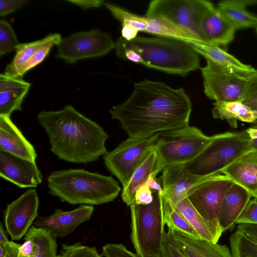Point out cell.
<instances>
[{
    "label": "cell",
    "instance_id": "cell-28",
    "mask_svg": "<svg viewBox=\"0 0 257 257\" xmlns=\"http://www.w3.org/2000/svg\"><path fill=\"white\" fill-rule=\"evenodd\" d=\"M257 4V1H222L217 8L236 29L257 27V17L246 7Z\"/></svg>",
    "mask_w": 257,
    "mask_h": 257
},
{
    "label": "cell",
    "instance_id": "cell-34",
    "mask_svg": "<svg viewBox=\"0 0 257 257\" xmlns=\"http://www.w3.org/2000/svg\"><path fill=\"white\" fill-rule=\"evenodd\" d=\"M20 43L11 25L5 20L0 21V56L15 50Z\"/></svg>",
    "mask_w": 257,
    "mask_h": 257
},
{
    "label": "cell",
    "instance_id": "cell-3",
    "mask_svg": "<svg viewBox=\"0 0 257 257\" xmlns=\"http://www.w3.org/2000/svg\"><path fill=\"white\" fill-rule=\"evenodd\" d=\"M115 49L132 50L139 55V63L170 74L184 76L200 66L199 54L181 39L137 36L127 41L120 37Z\"/></svg>",
    "mask_w": 257,
    "mask_h": 257
},
{
    "label": "cell",
    "instance_id": "cell-42",
    "mask_svg": "<svg viewBox=\"0 0 257 257\" xmlns=\"http://www.w3.org/2000/svg\"><path fill=\"white\" fill-rule=\"evenodd\" d=\"M67 2L84 10L98 8L103 3L102 1L100 0H69Z\"/></svg>",
    "mask_w": 257,
    "mask_h": 257
},
{
    "label": "cell",
    "instance_id": "cell-22",
    "mask_svg": "<svg viewBox=\"0 0 257 257\" xmlns=\"http://www.w3.org/2000/svg\"><path fill=\"white\" fill-rule=\"evenodd\" d=\"M222 174L257 196V152L251 151L226 168Z\"/></svg>",
    "mask_w": 257,
    "mask_h": 257
},
{
    "label": "cell",
    "instance_id": "cell-24",
    "mask_svg": "<svg viewBox=\"0 0 257 257\" xmlns=\"http://www.w3.org/2000/svg\"><path fill=\"white\" fill-rule=\"evenodd\" d=\"M253 197L244 188L234 183L226 193L220 209L219 222L224 231L231 230L245 206Z\"/></svg>",
    "mask_w": 257,
    "mask_h": 257
},
{
    "label": "cell",
    "instance_id": "cell-10",
    "mask_svg": "<svg viewBox=\"0 0 257 257\" xmlns=\"http://www.w3.org/2000/svg\"><path fill=\"white\" fill-rule=\"evenodd\" d=\"M158 134L149 138L133 140L128 138L114 150L103 155L105 166L124 187L132 175L155 148Z\"/></svg>",
    "mask_w": 257,
    "mask_h": 257
},
{
    "label": "cell",
    "instance_id": "cell-8",
    "mask_svg": "<svg viewBox=\"0 0 257 257\" xmlns=\"http://www.w3.org/2000/svg\"><path fill=\"white\" fill-rule=\"evenodd\" d=\"M214 5L205 0H154L146 16L163 19L185 30L203 42L200 22L203 15Z\"/></svg>",
    "mask_w": 257,
    "mask_h": 257
},
{
    "label": "cell",
    "instance_id": "cell-40",
    "mask_svg": "<svg viewBox=\"0 0 257 257\" xmlns=\"http://www.w3.org/2000/svg\"><path fill=\"white\" fill-rule=\"evenodd\" d=\"M27 1L26 0H1L0 16H5L24 6Z\"/></svg>",
    "mask_w": 257,
    "mask_h": 257
},
{
    "label": "cell",
    "instance_id": "cell-48",
    "mask_svg": "<svg viewBox=\"0 0 257 257\" xmlns=\"http://www.w3.org/2000/svg\"><path fill=\"white\" fill-rule=\"evenodd\" d=\"M250 146L252 151L257 152V138L250 139Z\"/></svg>",
    "mask_w": 257,
    "mask_h": 257
},
{
    "label": "cell",
    "instance_id": "cell-49",
    "mask_svg": "<svg viewBox=\"0 0 257 257\" xmlns=\"http://www.w3.org/2000/svg\"><path fill=\"white\" fill-rule=\"evenodd\" d=\"M255 29H256V33H257V27L255 28Z\"/></svg>",
    "mask_w": 257,
    "mask_h": 257
},
{
    "label": "cell",
    "instance_id": "cell-9",
    "mask_svg": "<svg viewBox=\"0 0 257 257\" xmlns=\"http://www.w3.org/2000/svg\"><path fill=\"white\" fill-rule=\"evenodd\" d=\"M234 183L225 175L218 174L204 178L187 192L193 206L220 236L223 232L219 222L220 207L226 193Z\"/></svg>",
    "mask_w": 257,
    "mask_h": 257
},
{
    "label": "cell",
    "instance_id": "cell-38",
    "mask_svg": "<svg viewBox=\"0 0 257 257\" xmlns=\"http://www.w3.org/2000/svg\"><path fill=\"white\" fill-rule=\"evenodd\" d=\"M240 223L257 224V197L250 199L236 220L235 224Z\"/></svg>",
    "mask_w": 257,
    "mask_h": 257
},
{
    "label": "cell",
    "instance_id": "cell-27",
    "mask_svg": "<svg viewBox=\"0 0 257 257\" xmlns=\"http://www.w3.org/2000/svg\"><path fill=\"white\" fill-rule=\"evenodd\" d=\"M212 113L214 118L226 120L233 128L237 126L238 120L251 124L257 119V110L252 109L241 101H215Z\"/></svg>",
    "mask_w": 257,
    "mask_h": 257
},
{
    "label": "cell",
    "instance_id": "cell-5",
    "mask_svg": "<svg viewBox=\"0 0 257 257\" xmlns=\"http://www.w3.org/2000/svg\"><path fill=\"white\" fill-rule=\"evenodd\" d=\"M252 151L250 139L245 131L225 132L212 136V139L193 160L183 164L189 176L205 178L221 174L231 164Z\"/></svg>",
    "mask_w": 257,
    "mask_h": 257
},
{
    "label": "cell",
    "instance_id": "cell-26",
    "mask_svg": "<svg viewBox=\"0 0 257 257\" xmlns=\"http://www.w3.org/2000/svg\"><path fill=\"white\" fill-rule=\"evenodd\" d=\"M229 243L233 257H257V224H237Z\"/></svg>",
    "mask_w": 257,
    "mask_h": 257
},
{
    "label": "cell",
    "instance_id": "cell-36",
    "mask_svg": "<svg viewBox=\"0 0 257 257\" xmlns=\"http://www.w3.org/2000/svg\"><path fill=\"white\" fill-rule=\"evenodd\" d=\"M161 257H186L179 250L176 239L169 229L165 233Z\"/></svg>",
    "mask_w": 257,
    "mask_h": 257
},
{
    "label": "cell",
    "instance_id": "cell-50",
    "mask_svg": "<svg viewBox=\"0 0 257 257\" xmlns=\"http://www.w3.org/2000/svg\"><path fill=\"white\" fill-rule=\"evenodd\" d=\"M255 197H257V196Z\"/></svg>",
    "mask_w": 257,
    "mask_h": 257
},
{
    "label": "cell",
    "instance_id": "cell-44",
    "mask_svg": "<svg viewBox=\"0 0 257 257\" xmlns=\"http://www.w3.org/2000/svg\"><path fill=\"white\" fill-rule=\"evenodd\" d=\"M21 245L13 241H10L7 244L6 257H18V250Z\"/></svg>",
    "mask_w": 257,
    "mask_h": 257
},
{
    "label": "cell",
    "instance_id": "cell-46",
    "mask_svg": "<svg viewBox=\"0 0 257 257\" xmlns=\"http://www.w3.org/2000/svg\"><path fill=\"white\" fill-rule=\"evenodd\" d=\"M249 138L254 139L257 138V127H251L246 130Z\"/></svg>",
    "mask_w": 257,
    "mask_h": 257
},
{
    "label": "cell",
    "instance_id": "cell-7",
    "mask_svg": "<svg viewBox=\"0 0 257 257\" xmlns=\"http://www.w3.org/2000/svg\"><path fill=\"white\" fill-rule=\"evenodd\" d=\"M211 139L212 136L188 124L158 133L155 149L164 167L184 164L195 159Z\"/></svg>",
    "mask_w": 257,
    "mask_h": 257
},
{
    "label": "cell",
    "instance_id": "cell-4",
    "mask_svg": "<svg viewBox=\"0 0 257 257\" xmlns=\"http://www.w3.org/2000/svg\"><path fill=\"white\" fill-rule=\"evenodd\" d=\"M49 193L72 205H100L113 201L121 188L111 176L83 169L55 171L47 178Z\"/></svg>",
    "mask_w": 257,
    "mask_h": 257
},
{
    "label": "cell",
    "instance_id": "cell-33",
    "mask_svg": "<svg viewBox=\"0 0 257 257\" xmlns=\"http://www.w3.org/2000/svg\"><path fill=\"white\" fill-rule=\"evenodd\" d=\"M61 35L58 33L52 34V38L42 45L21 68L18 75L22 77L25 73L41 63L49 54L54 45L58 46L62 40Z\"/></svg>",
    "mask_w": 257,
    "mask_h": 257
},
{
    "label": "cell",
    "instance_id": "cell-11",
    "mask_svg": "<svg viewBox=\"0 0 257 257\" xmlns=\"http://www.w3.org/2000/svg\"><path fill=\"white\" fill-rule=\"evenodd\" d=\"M204 92L215 101H241L253 77L230 72L206 60L201 68Z\"/></svg>",
    "mask_w": 257,
    "mask_h": 257
},
{
    "label": "cell",
    "instance_id": "cell-20",
    "mask_svg": "<svg viewBox=\"0 0 257 257\" xmlns=\"http://www.w3.org/2000/svg\"><path fill=\"white\" fill-rule=\"evenodd\" d=\"M204 178L186 174L183 164L167 166L164 168L161 176L163 196L175 203L186 196L188 191Z\"/></svg>",
    "mask_w": 257,
    "mask_h": 257
},
{
    "label": "cell",
    "instance_id": "cell-35",
    "mask_svg": "<svg viewBox=\"0 0 257 257\" xmlns=\"http://www.w3.org/2000/svg\"><path fill=\"white\" fill-rule=\"evenodd\" d=\"M56 257H102L95 246L82 244L80 241L74 244H62Z\"/></svg>",
    "mask_w": 257,
    "mask_h": 257
},
{
    "label": "cell",
    "instance_id": "cell-31",
    "mask_svg": "<svg viewBox=\"0 0 257 257\" xmlns=\"http://www.w3.org/2000/svg\"><path fill=\"white\" fill-rule=\"evenodd\" d=\"M52 34L46 37L32 42L19 44L16 48V54L4 73L11 76H18L19 71L25 63L44 44L52 38Z\"/></svg>",
    "mask_w": 257,
    "mask_h": 257
},
{
    "label": "cell",
    "instance_id": "cell-21",
    "mask_svg": "<svg viewBox=\"0 0 257 257\" xmlns=\"http://www.w3.org/2000/svg\"><path fill=\"white\" fill-rule=\"evenodd\" d=\"M31 84L18 76L0 75V115L10 116L22 111V104Z\"/></svg>",
    "mask_w": 257,
    "mask_h": 257
},
{
    "label": "cell",
    "instance_id": "cell-13",
    "mask_svg": "<svg viewBox=\"0 0 257 257\" xmlns=\"http://www.w3.org/2000/svg\"><path fill=\"white\" fill-rule=\"evenodd\" d=\"M39 207L38 194L32 188L7 205L4 211L5 225L12 240H19L25 236L38 217Z\"/></svg>",
    "mask_w": 257,
    "mask_h": 257
},
{
    "label": "cell",
    "instance_id": "cell-47",
    "mask_svg": "<svg viewBox=\"0 0 257 257\" xmlns=\"http://www.w3.org/2000/svg\"><path fill=\"white\" fill-rule=\"evenodd\" d=\"M7 254V245L0 244V257H6Z\"/></svg>",
    "mask_w": 257,
    "mask_h": 257
},
{
    "label": "cell",
    "instance_id": "cell-18",
    "mask_svg": "<svg viewBox=\"0 0 257 257\" xmlns=\"http://www.w3.org/2000/svg\"><path fill=\"white\" fill-rule=\"evenodd\" d=\"M0 150L36 162L34 146L14 123L10 116L0 115Z\"/></svg>",
    "mask_w": 257,
    "mask_h": 257
},
{
    "label": "cell",
    "instance_id": "cell-6",
    "mask_svg": "<svg viewBox=\"0 0 257 257\" xmlns=\"http://www.w3.org/2000/svg\"><path fill=\"white\" fill-rule=\"evenodd\" d=\"M162 188L153 191L148 204H134L131 212V241L142 257H161L165 231Z\"/></svg>",
    "mask_w": 257,
    "mask_h": 257
},
{
    "label": "cell",
    "instance_id": "cell-12",
    "mask_svg": "<svg viewBox=\"0 0 257 257\" xmlns=\"http://www.w3.org/2000/svg\"><path fill=\"white\" fill-rule=\"evenodd\" d=\"M115 43L108 33L98 29L75 33L62 39L55 57L68 63L104 56L115 48Z\"/></svg>",
    "mask_w": 257,
    "mask_h": 257
},
{
    "label": "cell",
    "instance_id": "cell-23",
    "mask_svg": "<svg viewBox=\"0 0 257 257\" xmlns=\"http://www.w3.org/2000/svg\"><path fill=\"white\" fill-rule=\"evenodd\" d=\"M198 54L218 66L230 72L252 76L256 70L250 65L244 64L220 47L209 45L199 41L188 42Z\"/></svg>",
    "mask_w": 257,
    "mask_h": 257
},
{
    "label": "cell",
    "instance_id": "cell-16",
    "mask_svg": "<svg viewBox=\"0 0 257 257\" xmlns=\"http://www.w3.org/2000/svg\"><path fill=\"white\" fill-rule=\"evenodd\" d=\"M0 176L20 188L36 187L43 176L36 162L0 150Z\"/></svg>",
    "mask_w": 257,
    "mask_h": 257
},
{
    "label": "cell",
    "instance_id": "cell-1",
    "mask_svg": "<svg viewBox=\"0 0 257 257\" xmlns=\"http://www.w3.org/2000/svg\"><path fill=\"white\" fill-rule=\"evenodd\" d=\"M191 110V99L183 88L147 79L135 83L128 99L109 112L129 139L138 140L188 125Z\"/></svg>",
    "mask_w": 257,
    "mask_h": 257
},
{
    "label": "cell",
    "instance_id": "cell-39",
    "mask_svg": "<svg viewBox=\"0 0 257 257\" xmlns=\"http://www.w3.org/2000/svg\"><path fill=\"white\" fill-rule=\"evenodd\" d=\"M241 101L252 109L257 110V70L249 83ZM251 124L252 127H257V119Z\"/></svg>",
    "mask_w": 257,
    "mask_h": 257
},
{
    "label": "cell",
    "instance_id": "cell-45",
    "mask_svg": "<svg viewBox=\"0 0 257 257\" xmlns=\"http://www.w3.org/2000/svg\"><path fill=\"white\" fill-rule=\"evenodd\" d=\"M9 240L6 234L5 230L3 226V223H0V244L7 245L9 242Z\"/></svg>",
    "mask_w": 257,
    "mask_h": 257
},
{
    "label": "cell",
    "instance_id": "cell-30",
    "mask_svg": "<svg viewBox=\"0 0 257 257\" xmlns=\"http://www.w3.org/2000/svg\"><path fill=\"white\" fill-rule=\"evenodd\" d=\"M163 210L164 223L168 229L195 238H201L184 215L174 207L171 202L164 197Z\"/></svg>",
    "mask_w": 257,
    "mask_h": 257
},
{
    "label": "cell",
    "instance_id": "cell-2",
    "mask_svg": "<svg viewBox=\"0 0 257 257\" xmlns=\"http://www.w3.org/2000/svg\"><path fill=\"white\" fill-rule=\"evenodd\" d=\"M37 118L48 135L51 151L60 159L87 164L107 153V134L71 105L57 111L42 110Z\"/></svg>",
    "mask_w": 257,
    "mask_h": 257
},
{
    "label": "cell",
    "instance_id": "cell-37",
    "mask_svg": "<svg viewBox=\"0 0 257 257\" xmlns=\"http://www.w3.org/2000/svg\"><path fill=\"white\" fill-rule=\"evenodd\" d=\"M101 255L102 257H142L128 250L122 244L112 243L102 246Z\"/></svg>",
    "mask_w": 257,
    "mask_h": 257
},
{
    "label": "cell",
    "instance_id": "cell-32",
    "mask_svg": "<svg viewBox=\"0 0 257 257\" xmlns=\"http://www.w3.org/2000/svg\"><path fill=\"white\" fill-rule=\"evenodd\" d=\"M33 238L35 248L32 257H56V237L48 231L32 225L28 232Z\"/></svg>",
    "mask_w": 257,
    "mask_h": 257
},
{
    "label": "cell",
    "instance_id": "cell-17",
    "mask_svg": "<svg viewBox=\"0 0 257 257\" xmlns=\"http://www.w3.org/2000/svg\"><path fill=\"white\" fill-rule=\"evenodd\" d=\"M199 27L203 43L220 47L233 41L236 30L214 6L203 15Z\"/></svg>",
    "mask_w": 257,
    "mask_h": 257
},
{
    "label": "cell",
    "instance_id": "cell-43",
    "mask_svg": "<svg viewBox=\"0 0 257 257\" xmlns=\"http://www.w3.org/2000/svg\"><path fill=\"white\" fill-rule=\"evenodd\" d=\"M121 32V37L127 41H131L136 38L138 33L134 28L125 25H122Z\"/></svg>",
    "mask_w": 257,
    "mask_h": 257
},
{
    "label": "cell",
    "instance_id": "cell-14",
    "mask_svg": "<svg viewBox=\"0 0 257 257\" xmlns=\"http://www.w3.org/2000/svg\"><path fill=\"white\" fill-rule=\"evenodd\" d=\"M103 5L122 25L131 26L138 32H146L159 37L179 39L187 42L199 41L189 32L163 19L137 15L107 3L103 2Z\"/></svg>",
    "mask_w": 257,
    "mask_h": 257
},
{
    "label": "cell",
    "instance_id": "cell-25",
    "mask_svg": "<svg viewBox=\"0 0 257 257\" xmlns=\"http://www.w3.org/2000/svg\"><path fill=\"white\" fill-rule=\"evenodd\" d=\"M179 250L186 257H233L225 244L214 243L171 230Z\"/></svg>",
    "mask_w": 257,
    "mask_h": 257
},
{
    "label": "cell",
    "instance_id": "cell-15",
    "mask_svg": "<svg viewBox=\"0 0 257 257\" xmlns=\"http://www.w3.org/2000/svg\"><path fill=\"white\" fill-rule=\"evenodd\" d=\"M94 210L92 205L84 204L71 211L56 208L49 216L39 217L33 225L48 231L56 237H63L70 234L79 225L88 220Z\"/></svg>",
    "mask_w": 257,
    "mask_h": 257
},
{
    "label": "cell",
    "instance_id": "cell-29",
    "mask_svg": "<svg viewBox=\"0 0 257 257\" xmlns=\"http://www.w3.org/2000/svg\"><path fill=\"white\" fill-rule=\"evenodd\" d=\"M172 204L188 220L201 238L214 243H217L221 236L212 225L196 211L187 196Z\"/></svg>",
    "mask_w": 257,
    "mask_h": 257
},
{
    "label": "cell",
    "instance_id": "cell-19",
    "mask_svg": "<svg viewBox=\"0 0 257 257\" xmlns=\"http://www.w3.org/2000/svg\"><path fill=\"white\" fill-rule=\"evenodd\" d=\"M164 168L155 148L136 170L127 184L122 187L121 196L123 202L129 206L134 205L138 191L155 178Z\"/></svg>",
    "mask_w": 257,
    "mask_h": 257
},
{
    "label": "cell",
    "instance_id": "cell-41",
    "mask_svg": "<svg viewBox=\"0 0 257 257\" xmlns=\"http://www.w3.org/2000/svg\"><path fill=\"white\" fill-rule=\"evenodd\" d=\"M24 240L25 242L19 248L18 257H32L35 248V242L27 233Z\"/></svg>",
    "mask_w": 257,
    "mask_h": 257
}]
</instances>
